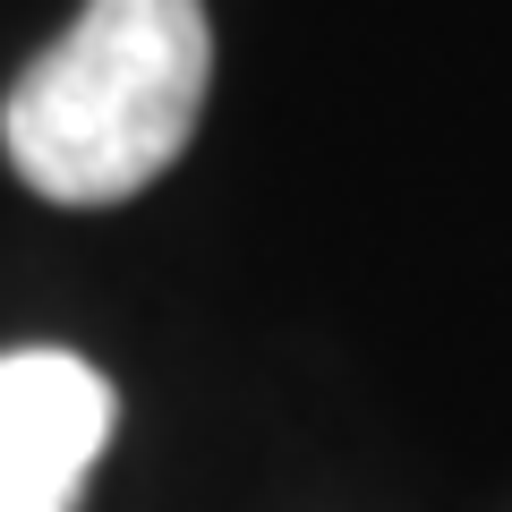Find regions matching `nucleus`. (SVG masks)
<instances>
[{"mask_svg":"<svg viewBox=\"0 0 512 512\" xmlns=\"http://www.w3.org/2000/svg\"><path fill=\"white\" fill-rule=\"evenodd\" d=\"M111 444V384L69 350L0 359V512H77Z\"/></svg>","mask_w":512,"mask_h":512,"instance_id":"2","label":"nucleus"},{"mask_svg":"<svg viewBox=\"0 0 512 512\" xmlns=\"http://www.w3.org/2000/svg\"><path fill=\"white\" fill-rule=\"evenodd\" d=\"M214 26L205 0H86L9 86L0 137L35 197L120 205L154 188L205 120Z\"/></svg>","mask_w":512,"mask_h":512,"instance_id":"1","label":"nucleus"}]
</instances>
